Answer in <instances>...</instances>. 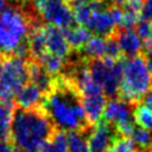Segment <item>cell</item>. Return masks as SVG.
Listing matches in <instances>:
<instances>
[{
  "label": "cell",
  "instance_id": "35",
  "mask_svg": "<svg viewBox=\"0 0 152 152\" xmlns=\"http://www.w3.org/2000/svg\"><path fill=\"white\" fill-rule=\"evenodd\" d=\"M59 1H63V2H69L70 0H59Z\"/></svg>",
  "mask_w": 152,
  "mask_h": 152
},
{
  "label": "cell",
  "instance_id": "26",
  "mask_svg": "<svg viewBox=\"0 0 152 152\" xmlns=\"http://www.w3.org/2000/svg\"><path fill=\"white\" fill-rule=\"evenodd\" d=\"M144 56H145V63L148 68V70L152 74V42L144 44Z\"/></svg>",
  "mask_w": 152,
  "mask_h": 152
},
{
  "label": "cell",
  "instance_id": "4",
  "mask_svg": "<svg viewBox=\"0 0 152 152\" xmlns=\"http://www.w3.org/2000/svg\"><path fill=\"white\" fill-rule=\"evenodd\" d=\"M31 23L18 8L8 6L0 12V55L11 56L26 42L31 30Z\"/></svg>",
  "mask_w": 152,
  "mask_h": 152
},
{
  "label": "cell",
  "instance_id": "22",
  "mask_svg": "<svg viewBox=\"0 0 152 152\" xmlns=\"http://www.w3.org/2000/svg\"><path fill=\"white\" fill-rule=\"evenodd\" d=\"M43 152H68L66 133L64 131L56 129L51 139L45 145Z\"/></svg>",
  "mask_w": 152,
  "mask_h": 152
},
{
  "label": "cell",
  "instance_id": "32",
  "mask_svg": "<svg viewBox=\"0 0 152 152\" xmlns=\"http://www.w3.org/2000/svg\"><path fill=\"white\" fill-rule=\"evenodd\" d=\"M11 152H25V151H23V150H20V148H12Z\"/></svg>",
  "mask_w": 152,
  "mask_h": 152
},
{
  "label": "cell",
  "instance_id": "9",
  "mask_svg": "<svg viewBox=\"0 0 152 152\" xmlns=\"http://www.w3.org/2000/svg\"><path fill=\"white\" fill-rule=\"evenodd\" d=\"M119 135V132L114 126L100 120L91 126L87 134L88 145L91 152H108L113 140Z\"/></svg>",
  "mask_w": 152,
  "mask_h": 152
},
{
  "label": "cell",
  "instance_id": "21",
  "mask_svg": "<svg viewBox=\"0 0 152 152\" xmlns=\"http://www.w3.org/2000/svg\"><path fill=\"white\" fill-rule=\"evenodd\" d=\"M131 137L141 152H148L152 150V132L141 127H134Z\"/></svg>",
  "mask_w": 152,
  "mask_h": 152
},
{
  "label": "cell",
  "instance_id": "13",
  "mask_svg": "<svg viewBox=\"0 0 152 152\" xmlns=\"http://www.w3.org/2000/svg\"><path fill=\"white\" fill-rule=\"evenodd\" d=\"M45 94L33 83H26L15 96V106L21 109H36L40 108Z\"/></svg>",
  "mask_w": 152,
  "mask_h": 152
},
{
  "label": "cell",
  "instance_id": "25",
  "mask_svg": "<svg viewBox=\"0 0 152 152\" xmlns=\"http://www.w3.org/2000/svg\"><path fill=\"white\" fill-rule=\"evenodd\" d=\"M141 19L152 21V0H145L141 7Z\"/></svg>",
  "mask_w": 152,
  "mask_h": 152
},
{
  "label": "cell",
  "instance_id": "8",
  "mask_svg": "<svg viewBox=\"0 0 152 152\" xmlns=\"http://www.w3.org/2000/svg\"><path fill=\"white\" fill-rule=\"evenodd\" d=\"M39 13L48 25L62 30H66L75 24L72 11L69 4L59 0H46Z\"/></svg>",
  "mask_w": 152,
  "mask_h": 152
},
{
  "label": "cell",
  "instance_id": "29",
  "mask_svg": "<svg viewBox=\"0 0 152 152\" xmlns=\"http://www.w3.org/2000/svg\"><path fill=\"white\" fill-rule=\"evenodd\" d=\"M12 151V146L10 142L0 140V152H11Z\"/></svg>",
  "mask_w": 152,
  "mask_h": 152
},
{
  "label": "cell",
  "instance_id": "12",
  "mask_svg": "<svg viewBox=\"0 0 152 152\" xmlns=\"http://www.w3.org/2000/svg\"><path fill=\"white\" fill-rule=\"evenodd\" d=\"M114 37L118 40L121 55L126 57H133L139 55L144 48V43L135 32V30H124L118 28L114 33Z\"/></svg>",
  "mask_w": 152,
  "mask_h": 152
},
{
  "label": "cell",
  "instance_id": "20",
  "mask_svg": "<svg viewBox=\"0 0 152 152\" xmlns=\"http://www.w3.org/2000/svg\"><path fill=\"white\" fill-rule=\"evenodd\" d=\"M133 121L141 128L152 132V112L144 104L138 103L133 108Z\"/></svg>",
  "mask_w": 152,
  "mask_h": 152
},
{
  "label": "cell",
  "instance_id": "3",
  "mask_svg": "<svg viewBox=\"0 0 152 152\" xmlns=\"http://www.w3.org/2000/svg\"><path fill=\"white\" fill-rule=\"evenodd\" d=\"M152 74L148 70L142 56L122 58V72L119 87L120 99L129 104H138L139 101L151 90Z\"/></svg>",
  "mask_w": 152,
  "mask_h": 152
},
{
  "label": "cell",
  "instance_id": "19",
  "mask_svg": "<svg viewBox=\"0 0 152 152\" xmlns=\"http://www.w3.org/2000/svg\"><path fill=\"white\" fill-rule=\"evenodd\" d=\"M64 58H61L58 56L51 55V53H44L42 57H39L36 62L39 63L44 70H46L51 76L55 74H58L64 68Z\"/></svg>",
  "mask_w": 152,
  "mask_h": 152
},
{
  "label": "cell",
  "instance_id": "30",
  "mask_svg": "<svg viewBox=\"0 0 152 152\" xmlns=\"http://www.w3.org/2000/svg\"><path fill=\"white\" fill-rule=\"evenodd\" d=\"M31 1H32V4H33L34 8L39 12V11H40V8L43 7V5L45 4V1H46V0H31Z\"/></svg>",
  "mask_w": 152,
  "mask_h": 152
},
{
  "label": "cell",
  "instance_id": "24",
  "mask_svg": "<svg viewBox=\"0 0 152 152\" xmlns=\"http://www.w3.org/2000/svg\"><path fill=\"white\" fill-rule=\"evenodd\" d=\"M135 32L138 33L144 44L152 42V21L140 19V21L135 26Z\"/></svg>",
  "mask_w": 152,
  "mask_h": 152
},
{
  "label": "cell",
  "instance_id": "28",
  "mask_svg": "<svg viewBox=\"0 0 152 152\" xmlns=\"http://www.w3.org/2000/svg\"><path fill=\"white\" fill-rule=\"evenodd\" d=\"M142 104L152 112V90H150L142 99Z\"/></svg>",
  "mask_w": 152,
  "mask_h": 152
},
{
  "label": "cell",
  "instance_id": "10",
  "mask_svg": "<svg viewBox=\"0 0 152 152\" xmlns=\"http://www.w3.org/2000/svg\"><path fill=\"white\" fill-rule=\"evenodd\" d=\"M44 30H45L46 52L65 59L70 53L71 49L66 40L64 30L51 26V25H45Z\"/></svg>",
  "mask_w": 152,
  "mask_h": 152
},
{
  "label": "cell",
  "instance_id": "1",
  "mask_svg": "<svg viewBox=\"0 0 152 152\" xmlns=\"http://www.w3.org/2000/svg\"><path fill=\"white\" fill-rule=\"evenodd\" d=\"M53 126L59 131L88 133L89 125L81 95L68 77H55L51 90L45 95L42 107Z\"/></svg>",
  "mask_w": 152,
  "mask_h": 152
},
{
  "label": "cell",
  "instance_id": "5",
  "mask_svg": "<svg viewBox=\"0 0 152 152\" xmlns=\"http://www.w3.org/2000/svg\"><path fill=\"white\" fill-rule=\"evenodd\" d=\"M28 81V62L6 56L0 64V100H12Z\"/></svg>",
  "mask_w": 152,
  "mask_h": 152
},
{
  "label": "cell",
  "instance_id": "36",
  "mask_svg": "<svg viewBox=\"0 0 152 152\" xmlns=\"http://www.w3.org/2000/svg\"><path fill=\"white\" fill-rule=\"evenodd\" d=\"M148 152H152V150H151V151H148Z\"/></svg>",
  "mask_w": 152,
  "mask_h": 152
},
{
  "label": "cell",
  "instance_id": "27",
  "mask_svg": "<svg viewBox=\"0 0 152 152\" xmlns=\"http://www.w3.org/2000/svg\"><path fill=\"white\" fill-rule=\"evenodd\" d=\"M142 4H144V0H125L124 6L127 7V8H133V10L141 11Z\"/></svg>",
  "mask_w": 152,
  "mask_h": 152
},
{
  "label": "cell",
  "instance_id": "15",
  "mask_svg": "<svg viewBox=\"0 0 152 152\" xmlns=\"http://www.w3.org/2000/svg\"><path fill=\"white\" fill-rule=\"evenodd\" d=\"M17 109L12 100H0V140L11 142V126Z\"/></svg>",
  "mask_w": 152,
  "mask_h": 152
},
{
  "label": "cell",
  "instance_id": "23",
  "mask_svg": "<svg viewBox=\"0 0 152 152\" xmlns=\"http://www.w3.org/2000/svg\"><path fill=\"white\" fill-rule=\"evenodd\" d=\"M108 152H141L138 146L134 144V141L132 140V138L129 137H124V135H118L110 147Z\"/></svg>",
  "mask_w": 152,
  "mask_h": 152
},
{
  "label": "cell",
  "instance_id": "34",
  "mask_svg": "<svg viewBox=\"0 0 152 152\" xmlns=\"http://www.w3.org/2000/svg\"><path fill=\"white\" fill-rule=\"evenodd\" d=\"M2 58H4V56L0 55V64H1V62H2Z\"/></svg>",
  "mask_w": 152,
  "mask_h": 152
},
{
  "label": "cell",
  "instance_id": "16",
  "mask_svg": "<svg viewBox=\"0 0 152 152\" xmlns=\"http://www.w3.org/2000/svg\"><path fill=\"white\" fill-rule=\"evenodd\" d=\"M66 40L70 45V49L82 50L87 42L91 38V32L82 25H74L66 30H64Z\"/></svg>",
  "mask_w": 152,
  "mask_h": 152
},
{
  "label": "cell",
  "instance_id": "11",
  "mask_svg": "<svg viewBox=\"0 0 152 152\" xmlns=\"http://www.w3.org/2000/svg\"><path fill=\"white\" fill-rule=\"evenodd\" d=\"M82 106L87 116V120L90 126H94L97 124L103 114L104 107H106V95L103 91H95L91 94L81 95Z\"/></svg>",
  "mask_w": 152,
  "mask_h": 152
},
{
  "label": "cell",
  "instance_id": "14",
  "mask_svg": "<svg viewBox=\"0 0 152 152\" xmlns=\"http://www.w3.org/2000/svg\"><path fill=\"white\" fill-rule=\"evenodd\" d=\"M28 81L37 86L45 95L51 90L55 78L43 69V66L34 62H28Z\"/></svg>",
  "mask_w": 152,
  "mask_h": 152
},
{
  "label": "cell",
  "instance_id": "17",
  "mask_svg": "<svg viewBox=\"0 0 152 152\" xmlns=\"http://www.w3.org/2000/svg\"><path fill=\"white\" fill-rule=\"evenodd\" d=\"M107 45H108V37L94 36L87 42V44L83 46L82 51L86 55V57H88L90 59L106 58Z\"/></svg>",
  "mask_w": 152,
  "mask_h": 152
},
{
  "label": "cell",
  "instance_id": "7",
  "mask_svg": "<svg viewBox=\"0 0 152 152\" xmlns=\"http://www.w3.org/2000/svg\"><path fill=\"white\" fill-rule=\"evenodd\" d=\"M133 104L124 100L112 99L106 103L103 110V120L116 128L120 135L129 137L134 129L133 125Z\"/></svg>",
  "mask_w": 152,
  "mask_h": 152
},
{
  "label": "cell",
  "instance_id": "33",
  "mask_svg": "<svg viewBox=\"0 0 152 152\" xmlns=\"http://www.w3.org/2000/svg\"><path fill=\"white\" fill-rule=\"evenodd\" d=\"M18 1H19V2H21V4H24V5H25V4H27V2H28V1H31V0H18Z\"/></svg>",
  "mask_w": 152,
  "mask_h": 152
},
{
  "label": "cell",
  "instance_id": "2",
  "mask_svg": "<svg viewBox=\"0 0 152 152\" xmlns=\"http://www.w3.org/2000/svg\"><path fill=\"white\" fill-rule=\"evenodd\" d=\"M56 129L42 108L17 107L11 126V142L25 152H43Z\"/></svg>",
  "mask_w": 152,
  "mask_h": 152
},
{
  "label": "cell",
  "instance_id": "6",
  "mask_svg": "<svg viewBox=\"0 0 152 152\" xmlns=\"http://www.w3.org/2000/svg\"><path fill=\"white\" fill-rule=\"evenodd\" d=\"M94 82L106 96L114 99L119 95V87L122 72V58H97L90 59L87 64Z\"/></svg>",
  "mask_w": 152,
  "mask_h": 152
},
{
  "label": "cell",
  "instance_id": "31",
  "mask_svg": "<svg viewBox=\"0 0 152 152\" xmlns=\"http://www.w3.org/2000/svg\"><path fill=\"white\" fill-rule=\"evenodd\" d=\"M113 2H114V5H116V6H119V5H124V2H125V0H112Z\"/></svg>",
  "mask_w": 152,
  "mask_h": 152
},
{
  "label": "cell",
  "instance_id": "18",
  "mask_svg": "<svg viewBox=\"0 0 152 152\" xmlns=\"http://www.w3.org/2000/svg\"><path fill=\"white\" fill-rule=\"evenodd\" d=\"M88 133L66 132L68 152H91L87 140Z\"/></svg>",
  "mask_w": 152,
  "mask_h": 152
}]
</instances>
